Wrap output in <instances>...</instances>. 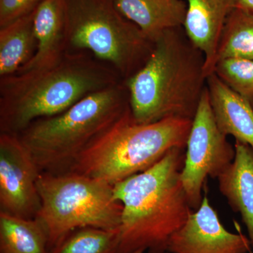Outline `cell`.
<instances>
[{
	"instance_id": "1",
	"label": "cell",
	"mask_w": 253,
	"mask_h": 253,
	"mask_svg": "<svg viewBox=\"0 0 253 253\" xmlns=\"http://www.w3.org/2000/svg\"><path fill=\"white\" fill-rule=\"evenodd\" d=\"M122 81L111 65L84 51H68L48 68L1 77L0 133L18 135L36 120Z\"/></svg>"
},
{
	"instance_id": "2",
	"label": "cell",
	"mask_w": 253,
	"mask_h": 253,
	"mask_svg": "<svg viewBox=\"0 0 253 253\" xmlns=\"http://www.w3.org/2000/svg\"><path fill=\"white\" fill-rule=\"evenodd\" d=\"M185 149L169 151L157 163L113 185L123 205L117 253H164L192 212L180 180Z\"/></svg>"
},
{
	"instance_id": "3",
	"label": "cell",
	"mask_w": 253,
	"mask_h": 253,
	"mask_svg": "<svg viewBox=\"0 0 253 253\" xmlns=\"http://www.w3.org/2000/svg\"><path fill=\"white\" fill-rule=\"evenodd\" d=\"M179 29L159 37L144 66L124 81L136 123L194 119L207 86L205 57Z\"/></svg>"
},
{
	"instance_id": "4",
	"label": "cell",
	"mask_w": 253,
	"mask_h": 253,
	"mask_svg": "<svg viewBox=\"0 0 253 253\" xmlns=\"http://www.w3.org/2000/svg\"><path fill=\"white\" fill-rule=\"evenodd\" d=\"M129 107L123 81L86 96L59 114L36 120L18 136L41 172H66Z\"/></svg>"
},
{
	"instance_id": "5",
	"label": "cell",
	"mask_w": 253,
	"mask_h": 253,
	"mask_svg": "<svg viewBox=\"0 0 253 253\" xmlns=\"http://www.w3.org/2000/svg\"><path fill=\"white\" fill-rule=\"evenodd\" d=\"M192 121L169 118L140 124L134 121L129 107L87 146L68 171L113 186L152 167L171 150L186 149Z\"/></svg>"
},
{
	"instance_id": "6",
	"label": "cell",
	"mask_w": 253,
	"mask_h": 253,
	"mask_svg": "<svg viewBox=\"0 0 253 253\" xmlns=\"http://www.w3.org/2000/svg\"><path fill=\"white\" fill-rule=\"evenodd\" d=\"M68 51H88L123 81L137 72L154 42L123 16L113 0H62Z\"/></svg>"
},
{
	"instance_id": "7",
	"label": "cell",
	"mask_w": 253,
	"mask_h": 253,
	"mask_svg": "<svg viewBox=\"0 0 253 253\" xmlns=\"http://www.w3.org/2000/svg\"><path fill=\"white\" fill-rule=\"evenodd\" d=\"M37 187L41 206L36 218L45 229L49 251L80 228L120 229L123 205L109 183L71 171L41 172Z\"/></svg>"
},
{
	"instance_id": "8",
	"label": "cell",
	"mask_w": 253,
	"mask_h": 253,
	"mask_svg": "<svg viewBox=\"0 0 253 253\" xmlns=\"http://www.w3.org/2000/svg\"><path fill=\"white\" fill-rule=\"evenodd\" d=\"M218 127L206 86L192 121L180 180L192 209L202 203L208 177L217 178L234 161L235 147Z\"/></svg>"
},
{
	"instance_id": "9",
	"label": "cell",
	"mask_w": 253,
	"mask_h": 253,
	"mask_svg": "<svg viewBox=\"0 0 253 253\" xmlns=\"http://www.w3.org/2000/svg\"><path fill=\"white\" fill-rule=\"evenodd\" d=\"M41 173L19 136L0 133V212L36 218L41 206L37 187Z\"/></svg>"
},
{
	"instance_id": "10",
	"label": "cell",
	"mask_w": 253,
	"mask_h": 253,
	"mask_svg": "<svg viewBox=\"0 0 253 253\" xmlns=\"http://www.w3.org/2000/svg\"><path fill=\"white\" fill-rule=\"evenodd\" d=\"M251 243L242 234L226 230L207 196L201 206L172 236L166 252L169 253H249Z\"/></svg>"
},
{
	"instance_id": "11",
	"label": "cell",
	"mask_w": 253,
	"mask_h": 253,
	"mask_svg": "<svg viewBox=\"0 0 253 253\" xmlns=\"http://www.w3.org/2000/svg\"><path fill=\"white\" fill-rule=\"evenodd\" d=\"M187 11L184 31L191 42L205 57L207 77L213 73L218 44L235 0H184Z\"/></svg>"
},
{
	"instance_id": "12",
	"label": "cell",
	"mask_w": 253,
	"mask_h": 253,
	"mask_svg": "<svg viewBox=\"0 0 253 253\" xmlns=\"http://www.w3.org/2000/svg\"><path fill=\"white\" fill-rule=\"evenodd\" d=\"M36 54L18 72L42 69L59 62L68 52L62 0H43L34 11Z\"/></svg>"
},
{
	"instance_id": "13",
	"label": "cell",
	"mask_w": 253,
	"mask_h": 253,
	"mask_svg": "<svg viewBox=\"0 0 253 253\" xmlns=\"http://www.w3.org/2000/svg\"><path fill=\"white\" fill-rule=\"evenodd\" d=\"M210 103L218 127L226 136L253 149V104L214 73L207 78Z\"/></svg>"
},
{
	"instance_id": "14",
	"label": "cell",
	"mask_w": 253,
	"mask_h": 253,
	"mask_svg": "<svg viewBox=\"0 0 253 253\" xmlns=\"http://www.w3.org/2000/svg\"><path fill=\"white\" fill-rule=\"evenodd\" d=\"M235 157L218 176L221 194L233 211L239 212L253 248V149L236 141Z\"/></svg>"
},
{
	"instance_id": "15",
	"label": "cell",
	"mask_w": 253,
	"mask_h": 253,
	"mask_svg": "<svg viewBox=\"0 0 253 253\" xmlns=\"http://www.w3.org/2000/svg\"><path fill=\"white\" fill-rule=\"evenodd\" d=\"M119 12L154 42L163 33L181 28L187 4L184 0H113Z\"/></svg>"
},
{
	"instance_id": "16",
	"label": "cell",
	"mask_w": 253,
	"mask_h": 253,
	"mask_svg": "<svg viewBox=\"0 0 253 253\" xmlns=\"http://www.w3.org/2000/svg\"><path fill=\"white\" fill-rule=\"evenodd\" d=\"M34 11L0 28V78L17 73L36 54Z\"/></svg>"
},
{
	"instance_id": "17",
	"label": "cell",
	"mask_w": 253,
	"mask_h": 253,
	"mask_svg": "<svg viewBox=\"0 0 253 253\" xmlns=\"http://www.w3.org/2000/svg\"><path fill=\"white\" fill-rule=\"evenodd\" d=\"M0 253H49L45 229L37 218L0 212Z\"/></svg>"
},
{
	"instance_id": "18",
	"label": "cell",
	"mask_w": 253,
	"mask_h": 253,
	"mask_svg": "<svg viewBox=\"0 0 253 253\" xmlns=\"http://www.w3.org/2000/svg\"><path fill=\"white\" fill-rule=\"evenodd\" d=\"M253 60V14L234 8L226 19L214 58ZM214 71V70H213Z\"/></svg>"
},
{
	"instance_id": "19",
	"label": "cell",
	"mask_w": 253,
	"mask_h": 253,
	"mask_svg": "<svg viewBox=\"0 0 253 253\" xmlns=\"http://www.w3.org/2000/svg\"><path fill=\"white\" fill-rule=\"evenodd\" d=\"M120 229L83 227L70 233L49 253H117Z\"/></svg>"
},
{
	"instance_id": "20",
	"label": "cell",
	"mask_w": 253,
	"mask_h": 253,
	"mask_svg": "<svg viewBox=\"0 0 253 253\" xmlns=\"http://www.w3.org/2000/svg\"><path fill=\"white\" fill-rule=\"evenodd\" d=\"M213 73L253 104V60H221L216 63Z\"/></svg>"
},
{
	"instance_id": "21",
	"label": "cell",
	"mask_w": 253,
	"mask_h": 253,
	"mask_svg": "<svg viewBox=\"0 0 253 253\" xmlns=\"http://www.w3.org/2000/svg\"><path fill=\"white\" fill-rule=\"evenodd\" d=\"M43 0H0V28L34 11Z\"/></svg>"
},
{
	"instance_id": "22",
	"label": "cell",
	"mask_w": 253,
	"mask_h": 253,
	"mask_svg": "<svg viewBox=\"0 0 253 253\" xmlns=\"http://www.w3.org/2000/svg\"><path fill=\"white\" fill-rule=\"evenodd\" d=\"M235 8L246 10L253 14V0H235Z\"/></svg>"
},
{
	"instance_id": "23",
	"label": "cell",
	"mask_w": 253,
	"mask_h": 253,
	"mask_svg": "<svg viewBox=\"0 0 253 253\" xmlns=\"http://www.w3.org/2000/svg\"><path fill=\"white\" fill-rule=\"evenodd\" d=\"M144 251H142V250H139V251H135V252L132 253H144Z\"/></svg>"
},
{
	"instance_id": "24",
	"label": "cell",
	"mask_w": 253,
	"mask_h": 253,
	"mask_svg": "<svg viewBox=\"0 0 253 253\" xmlns=\"http://www.w3.org/2000/svg\"><path fill=\"white\" fill-rule=\"evenodd\" d=\"M168 253V252H166V253Z\"/></svg>"
}]
</instances>
